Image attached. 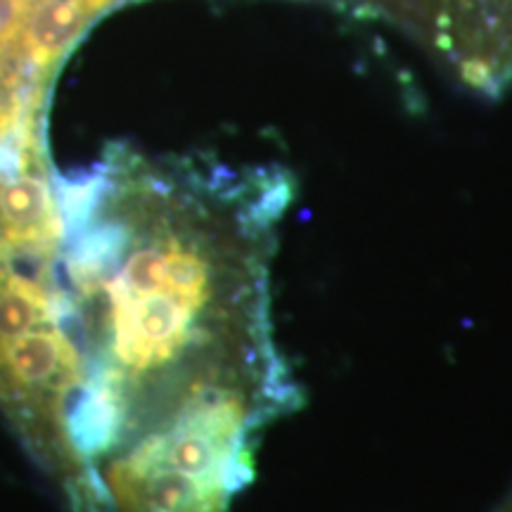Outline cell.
<instances>
[{
    "mask_svg": "<svg viewBox=\"0 0 512 512\" xmlns=\"http://www.w3.org/2000/svg\"><path fill=\"white\" fill-rule=\"evenodd\" d=\"M62 320L76 368L72 512H100L107 460L169 434L302 403L275 342L273 259L294 197L283 169L114 152L57 178Z\"/></svg>",
    "mask_w": 512,
    "mask_h": 512,
    "instance_id": "1",
    "label": "cell"
},
{
    "mask_svg": "<svg viewBox=\"0 0 512 512\" xmlns=\"http://www.w3.org/2000/svg\"><path fill=\"white\" fill-rule=\"evenodd\" d=\"M363 12L399 24L472 91L512 83V0H366Z\"/></svg>",
    "mask_w": 512,
    "mask_h": 512,
    "instance_id": "2",
    "label": "cell"
}]
</instances>
